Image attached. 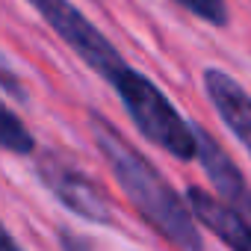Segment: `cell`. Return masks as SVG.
Wrapping results in <instances>:
<instances>
[{"instance_id": "obj_1", "label": "cell", "mask_w": 251, "mask_h": 251, "mask_svg": "<svg viewBox=\"0 0 251 251\" xmlns=\"http://www.w3.org/2000/svg\"><path fill=\"white\" fill-rule=\"evenodd\" d=\"M92 130H95V142H98L106 166L112 169L115 180L121 183L124 195L133 201L139 216L160 236L175 242L180 251H201L204 239H201V230L195 225L198 216L192 210H186V204L163 180V175L124 136H118V130L106 118L95 115L92 118Z\"/></svg>"}, {"instance_id": "obj_2", "label": "cell", "mask_w": 251, "mask_h": 251, "mask_svg": "<svg viewBox=\"0 0 251 251\" xmlns=\"http://www.w3.org/2000/svg\"><path fill=\"white\" fill-rule=\"evenodd\" d=\"M130 121L139 127L145 139H151L157 148L169 151L177 160H195L198 157V136L195 124H186L180 112L172 106V100L145 77L124 65L112 80Z\"/></svg>"}, {"instance_id": "obj_3", "label": "cell", "mask_w": 251, "mask_h": 251, "mask_svg": "<svg viewBox=\"0 0 251 251\" xmlns=\"http://www.w3.org/2000/svg\"><path fill=\"white\" fill-rule=\"evenodd\" d=\"M39 9V15L56 30V36L98 74H103L106 80H115V74L124 68V59L118 56V50L95 30V24H89L80 9L68 0H30Z\"/></svg>"}, {"instance_id": "obj_4", "label": "cell", "mask_w": 251, "mask_h": 251, "mask_svg": "<svg viewBox=\"0 0 251 251\" xmlns=\"http://www.w3.org/2000/svg\"><path fill=\"white\" fill-rule=\"evenodd\" d=\"M39 175H42V183L71 210L77 213L80 219L86 222H109L112 213H109V201L103 195V189L89 180L80 169L56 160V157H48L39 163Z\"/></svg>"}, {"instance_id": "obj_5", "label": "cell", "mask_w": 251, "mask_h": 251, "mask_svg": "<svg viewBox=\"0 0 251 251\" xmlns=\"http://www.w3.org/2000/svg\"><path fill=\"white\" fill-rule=\"evenodd\" d=\"M195 136H198V160H201L204 172L210 175L213 186L219 189L225 204L251 227V189H248L242 172L233 166V160L225 154V148L198 124H195Z\"/></svg>"}, {"instance_id": "obj_6", "label": "cell", "mask_w": 251, "mask_h": 251, "mask_svg": "<svg viewBox=\"0 0 251 251\" xmlns=\"http://www.w3.org/2000/svg\"><path fill=\"white\" fill-rule=\"evenodd\" d=\"M204 86H207V98L213 100V106L219 109L222 121L242 139H251V95L225 71L207 68L204 71Z\"/></svg>"}, {"instance_id": "obj_7", "label": "cell", "mask_w": 251, "mask_h": 251, "mask_svg": "<svg viewBox=\"0 0 251 251\" xmlns=\"http://www.w3.org/2000/svg\"><path fill=\"white\" fill-rule=\"evenodd\" d=\"M189 210L198 216L201 225H207L225 245L233 251H251V227L219 198L204 192L201 186H189Z\"/></svg>"}, {"instance_id": "obj_8", "label": "cell", "mask_w": 251, "mask_h": 251, "mask_svg": "<svg viewBox=\"0 0 251 251\" xmlns=\"http://www.w3.org/2000/svg\"><path fill=\"white\" fill-rule=\"evenodd\" d=\"M0 142L9 154H30L33 151V136L21 124V118L12 109H3V124H0Z\"/></svg>"}, {"instance_id": "obj_9", "label": "cell", "mask_w": 251, "mask_h": 251, "mask_svg": "<svg viewBox=\"0 0 251 251\" xmlns=\"http://www.w3.org/2000/svg\"><path fill=\"white\" fill-rule=\"evenodd\" d=\"M183 9H189L192 15L210 21V24H225L227 21V6L225 0H177Z\"/></svg>"}, {"instance_id": "obj_10", "label": "cell", "mask_w": 251, "mask_h": 251, "mask_svg": "<svg viewBox=\"0 0 251 251\" xmlns=\"http://www.w3.org/2000/svg\"><path fill=\"white\" fill-rule=\"evenodd\" d=\"M59 239H62V248H65V251H89V245H86L80 236H74V233H71V236H68V233H62Z\"/></svg>"}, {"instance_id": "obj_11", "label": "cell", "mask_w": 251, "mask_h": 251, "mask_svg": "<svg viewBox=\"0 0 251 251\" xmlns=\"http://www.w3.org/2000/svg\"><path fill=\"white\" fill-rule=\"evenodd\" d=\"M3 251H24V248L12 239V233H6V236H3Z\"/></svg>"}, {"instance_id": "obj_12", "label": "cell", "mask_w": 251, "mask_h": 251, "mask_svg": "<svg viewBox=\"0 0 251 251\" xmlns=\"http://www.w3.org/2000/svg\"><path fill=\"white\" fill-rule=\"evenodd\" d=\"M245 145H248V151H251V139H248V142H245Z\"/></svg>"}]
</instances>
